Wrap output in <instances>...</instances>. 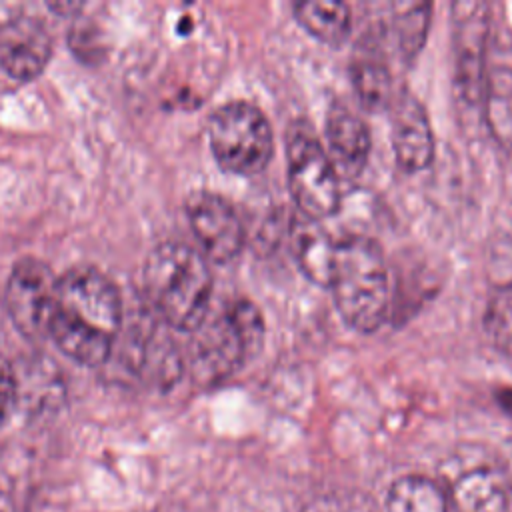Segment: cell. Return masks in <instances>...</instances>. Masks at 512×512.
Wrapping results in <instances>:
<instances>
[{
	"mask_svg": "<svg viewBox=\"0 0 512 512\" xmlns=\"http://www.w3.org/2000/svg\"><path fill=\"white\" fill-rule=\"evenodd\" d=\"M484 332L500 352L512 356V280L492 292L484 310Z\"/></svg>",
	"mask_w": 512,
	"mask_h": 512,
	"instance_id": "obj_20",
	"label": "cell"
},
{
	"mask_svg": "<svg viewBox=\"0 0 512 512\" xmlns=\"http://www.w3.org/2000/svg\"><path fill=\"white\" fill-rule=\"evenodd\" d=\"M190 334L192 376L202 384H214L228 378L262 348L264 320L252 302L238 300L218 314L210 316L208 312Z\"/></svg>",
	"mask_w": 512,
	"mask_h": 512,
	"instance_id": "obj_4",
	"label": "cell"
},
{
	"mask_svg": "<svg viewBox=\"0 0 512 512\" xmlns=\"http://www.w3.org/2000/svg\"><path fill=\"white\" fill-rule=\"evenodd\" d=\"M288 230L290 248L302 274L310 282L328 288L336 254V240L318 220L308 218L300 212L292 216Z\"/></svg>",
	"mask_w": 512,
	"mask_h": 512,
	"instance_id": "obj_15",
	"label": "cell"
},
{
	"mask_svg": "<svg viewBox=\"0 0 512 512\" xmlns=\"http://www.w3.org/2000/svg\"><path fill=\"white\" fill-rule=\"evenodd\" d=\"M286 166L290 194L300 214L320 222L338 212L342 178L304 120L290 122L286 130Z\"/></svg>",
	"mask_w": 512,
	"mask_h": 512,
	"instance_id": "obj_6",
	"label": "cell"
},
{
	"mask_svg": "<svg viewBox=\"0 0 512 512\" xmlns=\"http://www.w3.org/2000/svg\"><path fill=\"white\" fill-rule=\"evenodd\" d=\"M480 106L492 138L512 148V30L502 20H492Z\"/></svg>",
	"mask_w": 512,
	"mask_h": 512,
	"instance_id": "obj_8",
	"label": "cell"
},
{
	"mask_svg": "<svg viewBox=\"0 0 512 512\" xmlns=\"http://www.w3.org/2000/svg\"><path fill=\"white\" fill-rule=\"evenodd\" d=\"M386 512H450L448 494L432 478L408 474L390 484Z\"/></svg>",
	"mask_w": 512,
	"mask_h": 512,
	"instance_id": "obj_18",
	"label": "cell"
},
{
	"mask_svg": "<svg viewBox=\"0 0 512 512\" xmlns=\"http://www.w3.org/2000/svg\"><path fill=\"white\" fill-rule=\"evenodd\" d=\"M350 78L354 92L366 110L378 112L390 108L394 100V88L392 74L386 64L370 58L358 60L352 64Z\"/></svg>",
	"mask_w": 512,
	"mask_h": 512,
	"instance_id": "obj_19",
	"label": "cell"
},
{
	"mask_svg": "<svg viewBox=\"0 0 512 512\" xmlns=\"http://www.w3.org/2000/svg\"><path fill=\"white\" fill-rule=\"evenodd\" d=\"M390 16L386 18V34L394 42L398 56L408 62L412 60L428 32L430 24V10L432 4L428 2H394L388 6Z\"/></svg>",
	"mask_w": 512,
	"mask_h": 512,
	"instance_id": "obj_16",
	"label": "cell"
},
{
	"mask_svg": "<svg viewBox=\"0 0 512 512\" xmlns=\"http://www.w3.org/2000/svg\"><path fill=\"white\" fill-rule=\"evenodd\" d=\"M446 494L452 512H508L512 482L500 468L474 466L462 472Z\"/></svg>",
	"mask_w": 512,
	"mask_h": 512,
	"instance_id": "obj_14",
	"label": "cell"
},
{
	"mask_svg": "<svg viewBox=\"0 0 512 512\" xmlns=\"http://www.w3.org/2000/svg\"><path fill=\"white\" fill-rule=\"evenodd\" d=\"M294 16L300 26L324 44H340L352 26V12L346 2L306 0L294 4Z\"/></svg>",
	"mask_w": 512,
	"mask_h": 512,
	"instance_id": "obj_17",
	"label": "cell"
},
{
	"mask_svg": "<svg viewBox=\"0 0 512 512\" xmlns=\"http://www.w3.org/2000/svg\"><path fill=\"white\" fill-rule=\"evenodd\" d=\"M52 54V36L34 16H10L0 24V66L18 80L36 78Z\"/></svg>",
	"mask_w": 512,
	"mask_h": 512,
	"instance_id": "obj_12",
	"label": "cell"
},
{
	"mask_svg": "<svg viewBox=\"0 0 512 512\" xmlns=\"http://www.w3.org/2000/svg\"><path fill=\"white\" fill-rule=\"evenodd\" d=\"M70 46H72V52L84 62H96L98 56L104 52L102 34L88 20H78L70 28Z\"/></svg>",
	"mask_w": 512,
	"mask_h": 512,
	"instance_id": "obj_21",
	"label": "cell"
},
{
	"mask_svg": "<svg viewBox=\"0 0 512 512\" xmlns=\"http://www.w3.org/2000/svg\"><path fill=\"white\" fill-rule=\"evenodd\" d=\"M492 14L480 0L452 4V40H454V86L468 106L482 102L484 62L490 42Z\"/></svg>",
	"mask_w": 512,
	"mask_h": 512,
	"instance_id": "obj_7",
	"label": "cell"
},
{
	"mask_svg": "<svg viewBox=\"0 0 512 512\" xmlns=\"http://www.w3.org/2000/svg\"><path fill=\"white\" fill-rule=\"evenodd\" d=\"M390 140L400 170L420 172L434 158V134L422 102L402 90L390 104Z\"/></svg>",
	"mask_w": 512,
	"mask_h": 512,
	"instance_id": "obj_11",
	"label": "cell"
},
{
	"mask_svg": "<svg viewBox=\"0 0 512 512\" xmlns=\"http://www.w3.org/2000/svg\"><path fill=\"white\" fill-rule=\"evenodd\" d=\"M142 286L156 314L176 330L192 332L210 312L212 272L206 258L184 242L168 240L150 250Z\"/></svg>",
	"mask_w": 512,
	"mask_h": 512,
	"instance_id": "obj_2",
	"label": "cell"
},
{
	"mask_svg": "<svg viewBox=\"0 0 512 512\" xmlns=\"http://www.w3.org/2000/svg\"><path fill=\"white\" fill-rule=\"evenodd\" d=\"M328 156L342 178H356L370 156L368 124L344 102H332L326 112Z\"/></svg>",
	"mask_w": 512,
	"mask_h": 512,
	"instance_id": "obj_13",
	"label": "cell"
},
{
	"mask_svg": "<svg viewBox=\"0 0 512 512\" xmlns=\"http://www.w3.org/2000/svg\"><path fill=\"white\" fill-rule=\"evenodd\" d=\"M328 288L340 318L350 328L378 330L390 308V276L380 244L360 234L336 240Z\"/></svg>",
	"mask_w": 512,
	"mask_h": 512,
	"instance_id": "obj_3",
	"label": "cell"
},
{
	"mask_svg": "<svg viewBox=\"0 0 512 512\" xmlns=\"http://www.w3.org/2000/svg\"><path fill=\"white\" fill-rule=\"evenodd\" d=\"M122 324L116 284L92 266H74L56 280L46 334L82 364H102Z\"/></svg>",
	"mask_w": 512,
	"mask_h": 512,
	"instance_id": "obj_1",
	"label": "cell"
},
{
	"mask_svg": "<svg viewBox=\"0 0 512 512\" xmlns=\"http://www.w3.org/2000/svg\"><path fill=\"white\" fill-rule=\"evenodd\" d=\"M186 216L204 256L222 264L240 254L244 224L224 196L210 190L192 192L186 198Z\"/></svg>",
	"mask_w": 512,
	"mask_h": 512,
	"instance_id": "obj_9",
	"label": "cell"
},
{
	"mask_svg": "<svg viewBox=\"0 0 512 512\" xmlns=\"http://www.w3.org/2000/svg\"><path fill=\"white\" fill-rule=\"evenodd\" d=\"M16 374L12 364L0 354V426L10 418L16 408Z\"/></svg>",
	"mask_w": 512,
	"mask_h": 512,
	"instance_id": "obj_22",
	"label": "cell"
},
{
	"mask_svg": "<svg viewBox=\"0 0 512 512\" xmlns=\"http://www.w3.org/2000/svg\"><path fill=\"white\" fill-rule=\"evenodd\" d=\"M208 142L218 166L236 176L262 172L274 152L268 118L246 100H230L212 112Z\"/></svg>",
	"mask_w": 512,
	"mask_h": 512,
	"instance_id": "obj_5",
	"label": "cell"
},
{
	"mask_svg": "<svg viewBox=\"0 0 512 512\" xmlns=\"http://www.w3.org/2000/svg\"><path fill=\"white\" fill-rule=\"evenodd\" d=\"M56 276L38 258H20L6 284V306L16 328L28 338L46 334Z\"/></svg>",
	"mask_w": 512,
	"mask_h": 512,
	"instance_id": "obj_10",
	"label": "cell"
}]
</instances>
